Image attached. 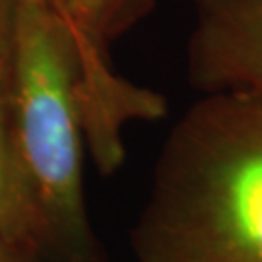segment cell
Returning a JSON list of instances; mask_svg holds the SVG:
<instances>
[{
	"label": "cell",
	"instance_id": "8992f818",
	"mask_svg": "<svg viewBox=\"0 0 262 262\" xmlns=\"http://www.w3.org/2000/svg\"><path fill=\"white\" fill-rule=\"evenodd\" d=\"M24 262H45V258H35V260H24Z\"/></svg>",
	"mask_w": 262,
	"mask_h": 262
},
{
	"label": "cell",
	"instance_id": "6da1fadb",
	"mask_svg": "<svg viewBox=\"0 0 262 262\" xmlns=\"http://www.w3.org/2000/svg\"><path fill=\"white\" fill-rule=\"evenodd\" d=\"M138 262H262V97L206 94L161 146Z\"/></svg>",
	"mask_w": 262,
	"mask_h": 262
},
{
	"label": "cell",
	"instance_id": "277c9868",
	"mask_svg": "<svg viewBox=\"0 0 262 262\" xmlns=\"http://www.w3.org/2000/svg\"><path fill=\"white\" fill-rule=\"evenodd\" d=\"M187 76L202 95L262 97V0H192Z\"/></svg>",
	"mask_w": 262,
	"mask_h": 262
},
{
	"label": "cell",
	"instance_id": "3957f363",
	"mask_svg": "<svg viewBox=\"0 0 262 262\" xmlns=\"http://www.w3.org/2000/svg\"><path fill=\"white\" fill-rule=\"evenodd\" d=\"M74 43L84 119L97 128H117L144 109L146 88L124 80L107 60V45L156 0H51Z\"/></svg>",
	"mask_w": 262,
	"mask_h": 262
},
{
	"label": "cell",
	"instance_id": "5b68a950",
	"mask_svg": "<svg viewBox=\"0 0 262 262\" xmlns=\"http://www.w3.org/2000/svg\"><path fill=\"white\" fill-rule=\"evenodd\" d=\"M35 258H45V249L0 117V262Z\"/></svg>",
	"mask_w": 262,
	"mask_h": 262
},
{
	"label": "cell",
	"instance_id": "7a4b0ae2",
	"mask_svg": "<svg viewBox=\"0 0 262 262\" xmlns=\"http://www.w3.org/2000/svg\"><path fill=\"white\" fill-rule=\"evenodd\" d=\"M10 82L12 151L45 254L55 262H99L84 202L78 58L51 0H16Z\"/></svg>",
	"mask_w": 262,
	"mask_h": 262
}]
</instances>
